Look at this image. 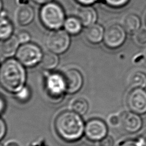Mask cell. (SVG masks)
Listing matches in <instances>:
<instances>
[{"label":"cell","instance_id":"obj_1","mask_svg":"<svg viewBox=\"0 0 146 146\" xmlns=\"http://www.w3.org/2000/svg\"><path fill=\"white\" fill-rule=\"evenodd\" d=\"M54 125L58 135L67 142H74L80 139L85 128L80 115L73 111L60 113L55 119Z\"/></svg>","mask_w":146,"mask_h":146},{"label":"cell","instance_id":"obj_2","mask_svg":"<svg viewBox=\"0 0 146 146\" xmlns=\"http://www.w3.org/2000/svg\"><path fill=\"white\" fill-rule=\"evenodd\" d=\"M26 80L24 66L18 60L9 58L3 62L0 69V82L6 91L17 93L25 86Z\"/></svg>","mask_w":146,"mask_h":146},{"label":"cell","instance_id":"obj_3","mask_svg":"<svg viewBox=\"0 0 146 146\" xmlns=\"http://www.w3.org/2000/svg\"><path fill=\"white\" fill-rule=\"evenodd\" d=\"M39 18L43 25L50 30H59L65 21L64 11L57 2H50L42 6Z\"/></svg>","mask_w":146,"mask_h":146},{"label":"cell","instance_id":"obj_4","mask_svg":"<svg viewBox=\"0 0 146 146\" xmlns=\"http://www.w3.org/2000/svg\"><path fill=\"white\" fill-rule=\"evenodd\" d=\"M43 54L40 47L35 43L22 44L16 53L17 60L24 66L33 67L40 62Z\"/></svg>","mask_w":146,"mask_h":146},{"label":"cell","instance_id":"obj_5","mask_svg":"<svg viewBox=\"0 0 146 146\" xmlns=\"http://www.w3.org/2000/svg\"><path fill=\"white\" fill-rule=\"evenodd\" d=\"M70 44L69 34L65 30H56L50 33L46 39V45L50 51L56 54L66 52Z\"/></svg>","mask_w":146,"mask_h":146},{"label":"cell","instance_id":"obj_6","mask_svg":"<svg viewBox=\"0 0 146 146\" xmlns=\"http://www.w3.org/2000/svg\"><path fill=\"white\" fill-rule=\"evenodd\" d=\"M126 36V30L123 26L118 24H112L105 30L103 42L108 48L115 49L124 44Z\"/></svg>","mask_w":146,"mask_h":146},{"label":"cell","instance_id":"obj_7","mask_svg":"<svg viewBox=\"0 0 146 146\" xmlns=\"http://www.w3.org/2000/svg\"><path fill=\"white\" fill-rule=\"evenodd\" d=\"M129 109L137 114L146 113V90L142 88H133L127 97Z\"/></svg>","mask_w":146,"mask_h":146},{"label":"cell","instance_id":"obj_8","mask_svg":"<svg viewBox=\"0 0 146 146\" xmlns=\"http://www.w3.org/2000/svg\"><path fill=\"white\" fill-rule=\"evenodd\" d=\"M84 133L90 140L100 141L106 136L107 127L103 120L99 119H92L86 123Z\"/></svg>","mask_w":146,"mask_h":146},{"label":"cell","instance_id":"obj_9","mask_svg":"<svg viewBox=\"0 0 146 146\" xmlns=\"http://www.w3.org/2000/svg\"><path fill=\"white\" fill-rule=\"evenodd\" d=\"M64 80L66 91L69 94H74L80 90L83 86V79L80 72L71 68L66 70L63 74Z\"/></svg>","mask_w":146,"mask_h":146},{"label":"cell","instance_id":"obj_10","mask_svg":"<svg viewBox=\"0 0 146 146\" xmlns=\"http://www.w3.org/2000/svg\"><path fill=\"white\" fill-rule=\"evenodd\" d=\"M120 124L124 131L129 133H134L141 128L142 120L137 113L125 112L120 116Z\"/></svg>","mask_w":146,"mask_h":146},{"label":"cell","instance_id":"obj_11","mask_svg":"<svg viewBox=\"0 0 146 146\" xmlns=\"http://www.w3.org/2000/svg\"><path fill=\"white\" fill-rule=\"evenodd\" d=\"M46 88L48 92L54 96H59L64 91L66 86L63 75L52 74L46 80Z\"/></svg>","mask_w":146,"mask_h":146},{"label":"cell","instance_id":"obj_12","mask_svg":"<svg viewBox=\"0 0 146 146\" xmlns=\"http://www.w3.org/2000/svg\"><path fill=\"white\" fill-rule=\"evenodd\" d=\"M34 18V11L29 5L22 4L15 11V19L20 26H26L30 24Z\"/></svg>","mask_w":146,"mask_h":146},{"label":"cell","instance_id":"obj_13","mask_svg":"<svg viewBox=\"0 0 146 146\" xmlns=\"http://www.w3.org/2000/svg\"><path fill=\"white\" fill-rule=\"evenodd\" d=\"M77 17L83 26L89 27L95 24L97 19V13L90 5H82L78 10Z\"/></svg>","mask_w":146,"mask_h":146},{"label":"cell","instance_id":"obj_14","mask_svg":"<svg viewBox=\"0 0 146 146\" xmlns=\"http://www.w3.org/2000/svg\"><path fill=\"white\" fill-rule=\"evenodd\" d=\"M19 43L17 36H11L10 38L3 40L1 46L2 56L5 58H10L16 54Z\"/></svg>","mask_w":146,"mask_h":146},{"label":"cell","instance_id":"obj_15","mask_svg":"<svg viewBox=\"0 0 146 146\" xmlns=\"http://www.w3.org/2000/svg\"><path fill=\"white\" fill-rule=\"evenodd\" d=\"M104 31L99 24H94L87 27L84 33L87 40L91 44H98L103 40Z\"/></svg>","mask_w":146,"mask_h":146},{"label":"cell","instance_id":"obj_16","mask_svg":"<svg viewBox=\"0 0 146 146\" xmlns=\"http://www.w3.org/2000/svg\"><path fill=\"white\" fill-rule=\"evenodd\" d=\"M141 20L135 14L127 15L123 20V27L129 33H136L140 28Z\"/></svg>","mask_w":146,"mask_h":146},{"label":"cell","instance_id":"obj_17","mask_svg":"<svg viewBox=\"0 0 146 146\" xmlns=\"http://www.w3.org/2000/svg\"><path fill=\"white\" fill-rule=\"evenodd\" d=\"M13 31V26L11 22L7 19L6 13L1 10L0 37L2 40H5L11 36Z\"/></svg>","mask_w":146,"mask_h":146},{"label":"cell","instance_id":"obj_18","mask_svg":"<svg viewBox=\"0 0 146 146\" xmlns=\"http://www.w3.org/2000/svg\"><path fill=\"white\" fill-rule=\"evenodd\" d=\"M63 25L69 34L77 35L81 31L83 25L78 17H70L65 20Z\"/></svg>","mask_w":146,"mask_h":146},{"label":"cell","instance_id":"obj_19","mask_svg":"<svg viewBox=\"0 0 146 146\" xmlns=\"http://www.w3.org/2000/svg\"><path fill=\"white\" fill-rule=\"evenodd\" d=\"M129 83L133 88H145L146 74L140 71L132 72L129 77Z\"/></svg>","mask_w":146,"mask_h":146},{"label":"cell","instance_id":"obj_20","mask_svg":"<svg viewBox=\"0 0 146 146\" xmlns=\"http://www.w3.org/2000/svg\"><path fill=\"white\" fill-rule=\"evenodd\" d=\"M59 63V58L57 55L51 51L43 54L40 61L43 68L46 70H52L55 68Z\"/></svg>","mask_w":146,"mask_h":146},{"label":"cell","instance_id":"obj_21","mask_svg":"<svg viewBox=\"0 0 146 146\" xmlns=\"http://www.w3.org/2000/svg\"><path fill=\"white\" fill-rule=\"evenodd\" d=\"M70 107L73 111L80 115H83L87 112L88 108V104L85 99L78 97L72 100Z\"/></svg>","mask_w":146,"mask_h":146},{"label":"cell","instance_id":"obj_22","mask_svg":"<svg viewBox=\"0 0 146 146\" xmlns=\"http://www.w3.org/2000/svg\"><path fill=\"white\" fill-rule=\"evenodd\" d=\"M135 42L140 45L146 44V30H139L135 35Z\"/></svg>","mask_w":146,"mask_h":146},{"label":"cell","instance_id":"obj_23","mask_svg":"<svg viewBox=\"0 0 146 146\" xmlns=\"http://www.w3.org/2000/svg\"><path fill=\"white\" fill-rule=\"evenodd\" d=\"M109 6L113 8H119L126 5L129 0H104Z\"/></svg>","mask_w":146,"mask_h":146},{"label":"cell","instance_id":"obj_24","mask_svg":"<svg viewBox=\"0 0 146 146\" xmlns=\"http://www.w3.org/2000/svg\"><path fill=\"white\" fill-rule=\"evenodd\" d=\"M16 96L19 100L22 102L26 101L29 98L30 96V90L27 87L24 86L21 90L16 93Z\"/></svg>","mask_w":146,"mask_h":146},{"label":"cell","instance_id":"obj_25","mask_svg":"<svg viewBox=\"0 0 146 146\" xmlns=\"http://www.w3.org/2000/svg\"><path fill=\"white\" fill-rule=\"evenodd\" d=\"M17 37L19 43L22 44L28 43L30 40V35L26 31H21L19 33Z\"/></svg>","mask_w":146,"mask_h":146},{"label":"cell","instance_id":"obj_26","mask_svg":"<svg viewBox=\"0 0 146 146\" xmlns=\"http://www.w3.org/2000/svg\"><path fill=\"white\" fill-rule=\"evenodd\" d=\"M114 141L111 136H106L99 143V146H113Z\"/></svg>","mask_w":146,"mask_h":146},{"label":"cell","instance_id":"obj_27","mask_svg":"<svg viewBox=\"0 0 146 146\" xmlns=\"http://www.w3.org/2000/svg\"><path fill=\"white\" fill-rule=\"evenodd\" d=\"M109 123L112 126L117 125L120 123V116L116 115H111L108 118Z\"/></svg>","mask_w":146,"mask_h":146},{"label":"cell","instance_id":"obj_28","mask_svg":"<svg viewBox=\"0 0 146 146\" xmlns=\"http://www.w3.org/2000/svg\"><path fill=\"white\" fill-rule=\"evenodd\" d=\"M117 146H141V145L136 140H127L121 142Z\"/></svg>","mask_w":146,"mask_h":146},{"label":"cell","instance_id":"obj_29","mask_svg":"<svg viewBox=\"0 0 146 146\" xmlns=\"http://www.w3.org/2000/svg\"><path fill=\"white\" fill-rule=\"evenodd\" d=\"M0 129H1L0 139H2L6 133V125L5 122L2 120V119H1L0 121Z\"/></svg>","mask_w":146,"mask_h":146},{"label":"cell","instance_id":"obj_30","mask_svg":"<svg viewBox=\"0 0 146 146\" xmlns=\"http://www.w3.org/2000/svg\"><path fill=\"white\" fill-rule=\"evenodd\" d=\"M78 3L81 4L82 5H91L98 0H75Z\"/></svg>","mask_w":146,"mask_h":146},{"label":"cell","instance_id":"obj_31","mask_svg":"<svg viewBox=\"0 0 146 146\" xmlns=\"http://www.w3.org/2000/svg\"><path fill=\"white\" fill-rule=\"evenodd\" d=\"M31 1L35 3H36L38 5H43L50 2L52 1V0H31Z\"/></svg>","mask_w":146,"mask_h":146},{"label":"cell","instance_id":"obj_32","mask_svg":"<svg viewBox=\"0 0 146 146\" xmlns=\"http://www.w3.org/2000/svg\"><path fill=\"white\" fill-rule=\"evenodd\" d=\"M141 141L143 146H146V131H144L141 136Z\"/></svg>","mask_w":146,"mask_h":146},{"label":"cell","instance_id":"obj_33","mask_svg":"<svg viewBox=\"0 0 146 146\" xmlns=\"http://www.w3.org/2000/svg\"><path fill=\"white\" fill-rule=\"evenodd\" d=\"M0 102H1L0 111H1V112L2 113V112H3V111L5 110V100H3V99L2 97L1 98Z\"/></svg>","mask_w":146,"mask_h":146},{"label":"cell","instance_id":"obj_34","mask_svg":"<svg viewBox=\"0 0 146 146\" xmlns=\"http://www.w3.org/2000/svg\"><path fill=\"white\" fill-rule=\"evenodd\" d=\"M6 146H19V145L14 141H10L6 145Z\"/></svg>","mask_w":146,"mask_h":146},{"label":"cell","instance_id":"obj_35","mask_svg":"<svg viewBox=\"0 0 146 146\" xmlns=\"http://www.w3.org/2000/svg\"><path fill=\"white\" fill-rule=\"evenodd\" d=\"M144 58L146 60V49L144 50Z\"/></svg>","mask_w":146,"mask_h":146},{"label":"cell","instance_id":"obj_36","mask_svg":"<svg viewBox=\"0 0 146 146\" xmlns=\"http://www.w3.org/2000/svg\"><path fill=\"white\" fill-rule=\"evenodd\" d=\"M145 23H146V16H145Z\"/></svg>","mask_w":146,"mask_h":146},{"label":"cell","instance_id":"obj_37","mask_svg":"<svg viewBox=\"0 0 146 146\" xmlns=\"http://www.w3.org/2000/svg\"><path fill=\"white\" fill-rule=\"evenodd\" d=\"M1 146H3V145H1Z\"/></svg>","mask_w":146,"mask_h":146}]
</instances>
